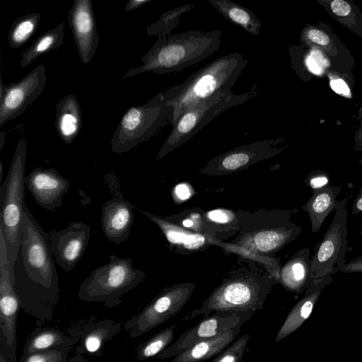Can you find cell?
I'll return each instance as SVG.
<instances>
[{
    "instance_id": "obj_12",
    "label": "cell",
    "mask_w": 362,
    "mask_h": 362,
    "mask_svg": "<svg viewBox=\"0 0 362 362\" xmlns=\"http://www.w3.org/2000/svg\"><path fill=\"white\" fill-rule=\"evenodd\" d=\"M195 284L185 282L164 288L144 309L124 322L131 338L139 337L176 315L189 300Z\"/></svg>"
},
{
    "instance_id": "obj_29",
    "label": "cell",
    "mask_w": 362,
    "mask_h": 362,
    "mask_svg": "<svg viewBox=\"0 0 362 362\" xmlns=\"http://www.w3.org/2000/svg\"><path fill=\"white\" fill-rule=\"evenodd\" d=\"M204 216L216 233L217 238L225 241L235 237L243 223L245 211L215 209L204 211Z\"/></svg>"
},
{
    "instance_id": "obj_15",
    "label": "cell",
    "mask_w": 362,
    "mask_h": 362,
    "mask_svg": "<svg viewBox=\"0 0 362 362\" xmlns=\"http://www.w3.org/2000/svg\"><path fill=\"white\" fill-rule=\"evenodd\" d=\"M160 230L168 241L172 252L181 255H189L206 250L211 246L223 248L226 254L230 251L232 244L216 239L209 235L193 232L174 223L165 218L138 209Z\"/></svg>"
},
{
    "instance_id": "obj_30",
    "label": "cell",
    "mask_w": 362,
    "mask_h": 362,
    "mask_svg": "<svg viewBox=\"0 0 362 362\" xmlns=\"http://www.w3.org/2000/svg\"><path fill=\"white\" fill-rule=\"evenodd\" d=\"M64 22L39 36L21 54L20 64L25 68L37 57L59 48L64 42Z\"/></svg>"
},
{
    "instance_id": "obj_36",
    "label": "cell",
    "mask_w": 362,
    "mask_h": 362,
    "mask_svg": "<svg viewBox=\"0 0 362 362\" xmlns=\"http://www.w3.org/2000/svg\"><path fill=\"white\" fill-rule=\"evenodd\" d=\"M250 335L245 334L233 340L220 354L211 359L212 362H240L246 351Z\"/></svg>"
},
{
    "instance_id": "obj_50",
    "label": "cell",
    "mask_w": 362,
    "mask_h": 362,
    "mask_svg": "<svg viewBox=\"0 0 362 362\" xmlns=\"http://www.w3.org/2000/svg\"><path fill=\"white\" fill-rule=\"evenodd\" d=\"M358 163L362 165V158L359 160Z\"/></svg>"
},
{
    "instance_id": "obj_28",
    "label": "cell",
    "mask_w": 362,
    "mask_h": 362,
    "mask_svg": "<svg viewBox=\"0 0 362 362\" xmlns=\"http://www.w3.org/2000/svg\"><path fill=\"white\" fill-rule=\"evenodd\" d=\"M208 1L226 18L252 35H259L262 23L252 11L231 0Z\"/></svg>"
},
{
    "instance_id": "obj_22",
    "label": "cell",
    "mask_w": 362,
    "mask_h": 362,
    "mask_svg": "<svg viewBox=\"0 0 362 362\" xmlns=\"http://www.w3.org/2000/svg\"><path fill=\"white\" fill-rule=\"evenodd\" d=\"M313 280L310 274V250L297 251L279 270V281L284 288L291 293H304Z\"/></svg>"
},
{
    "instance_id": "obj_51",
    "label": "cell",
    "mask_w": 362,
    "mask_h": 362,
    "mask_svg": "<svg viewBox=\"0 0 362 362\" xmlns=\"http://www.w3.org/2000/svg\"><path fill=\"white\" fill-rule=\"evenodd\" d=\"M360 234L362 235V226H361V230H360Z\"/></svg>"
},
{
    "instance_id": "obj_10",
    "label": "cell",
    "mask_w": 362,
    "mask_h": 362,
    "mask_svg": "<svg viewBox=\"0 0 362 362\" xmlns=\"http://www.w3.org/2000/svg\"><path fill=\"white\" fill-rule=\"evenodd\" d=\"M350 197L337 201L335 214L322 238L316 244L310 258L313 279H321L338 272L345 263L348 250L347 209Z\"/></svg>"
},
{
    "instance_id": "obj_3",
    "label": "cell",
    "mask_w": 362,
    "mask_h": 362,
    "mask_svg": "<svg viewBox=\"0 0 362 362\" xmlns=\"http://www.w3.org/2000/svg\"><path fill=\"white\" fill-rule=\"evenodd\" d=\"M247 64V59L238 52L221 56L182 83L160 93L170 109L169 122L175 124L184 112L204 100L232 93L231 88Z\"/></svg>"
},
{
    "instance_id": "obj_41",
    "label": "cell",
    "mask_w": 362,
    "mask_h": 362,
    "mask_svg": "<svg viewBox=\"0 0 362 362\" xmlns=\"http://www.w3.org/2000/svg\"><path fill=\"white\" fill-rule=\"evenodd\" d=\"M330 8L334 14L339 17H345L350 14L351 7L345 0H333Z\"/></svg>"
},
{
    "instance_id": "obj_31",
    "label": "cell",
    "mask_w": 362,
    "mask_h": 362,
    "mask_svg": "<svg viewBox=\"0 0 362 362\" xmlns=\"http://www.w3.org/2000/svg\"><path fill=\"white\" fill-rule=\"evenodd\" d=\"M40 14L32 13L16 19L8 34V45L17 49L22 47L35 33L40 21Z\"/></svg>"
},
{
    "instance_id": "obj_32",
    "label": "cell",
    "mask_w": 362,
    "mask_h": 362,
    "mask_svg": "<svg viewBox=\"0 0 362 362\" xmlns=\"http://www.w3.org/2000/svg\"><path fill=\"white\" fill-rule=\"evenodd\" d=\"M203 213L200 209H190L165 218L187 230L209 235L218 239L215 230L204 218Z\"/></svg>"
},
{
    "instance_id": "obj_52",
    "label": "cell",
    "mask_w": 362,
    "mask_h": 362,
    "mask_svg": "<svg viewBox=\"0 0 362 362\" xmlns=\"http://www.w3.org/2000/svg\"><path fill=\"white\" fill-rule=\"evenodd\" d=\"M361 117V126H362V115Z\"/></svg>"
},
{
    "instance_id": "obj_14",
    "label": "cell",
    "mask_w": 362,
    "mask_h": 362,
    "mask_svg": "<svg viewBox=\"0 0 362 362\" xmlns=\"http://www.w3.org/2000/svg\"><path fill=\"white\" fill-rule=\"evenodd\" d=\"M47 81L46 68L37 66L18 82L4 85L1 78L0 127L21 116L42 93Z\"/></svg>"
},
{
    "instance_id": "obj_24",
    "label": "cell",
    "mask_w": 362,
    "mask_h": 362,
    "mask_svg": "<svg viewBox=\"0 0 362 362\" xmlns=\"http://www.w3.org/2000/svg\"><path fill=\"white\" fill-rule=\"evenodd\" d=\"M241 327L238 326L195 344L175 356L173 362H198L215 357L236 339Z\"/></svg>"
},
{
    "instance_id": "obj_39",
    "label": "cell",
    "mask_w": 362,
    "mask_h": 362,
    "mask_svg": "<svg viewBox=\"0 0 362 362\" xmlns=\"http://www.w3.org/2000/svg\"><path fill=\"white\" fill-rule=\"evenodd\" d=\"M329 85L332 89L337 94L349 99L352 98L350 86L345 80L338 76H329Z\"/></svg>"
},
{
    "instance_id": "obj_33",
    "label": "cell",
    "mask_w": 362,
    "mask_h": 362,
    "mask_svg": "<svg viewBox=\"0 0 362 362\" xmlns=\"http://www.w3.org/2000/svg\"><path fill=\"white\" fill-rule=\"evenodd\" d=\"M175 327V325H170L139 344L135 349L136 358L144 361L157 356L173 342Z\"/></svg>"
},
{
    "instance_id": "obj_34",
    "label": "cell",
    "mask_w": 362,
    "mask_h": 362,
    "mask_svg": "<svg viewBox=\"0 0 362 362\" xmlns=\"http://www.w3.org/2000/svg\"><path fill=\"white\" fill-rule=\"evenodd\" d=\"M193 8L192 4H185L163 13L157 21L147 26V35L158 37L169 35L171 30L179 23L180 16Z\"/></svg>"
},
{
    "instance_id": "obj_40",
    "label": "cell",
    "mask_w": 362,
    "mask_h": 362,
    "mask_svg": "<svg viewBox=\"0 0 362 362\" xmlns=\"http://www.w3.org/2000/svg\"><path fill=\"white\" fill-rule=\"evenodd\" d=\"M306 38L308 41L322 47H328L330 43L328 35L317 29H309L306 32Z\"/></svg>"
},
{
    "instance_id": "obj_8",
    "label": "cell",
    "mask_w": 362,
    "mask_h": 362,
    "mask_svg": "<svg viewBox=\"0 0 362 362\" xmlns=\"http://www.w3.org/2000/svg\"><path fill=\"white\" fill-rule=\"evenodd\" d=\"M170 109L160 93L124 113L111 139L115 153L127 152L153 136L169 122Z\"/></svg>"
},
{
    "instance_id": "obj_42",
    "label": "cell",
    "mask_w": 362,
    "mask_h": 362,
    "mask_svg": "<svg viewBox=\"0 0 362 362\" xmlns=\"http://www.w3.org/2000/svg\"><path fill=\"white\" fill-rule=\"evenodd\" d=\"M339 271L343 273L362 272V255L352 259L347 263H344Z\"/></svg>"
},
{
    "instance_id": "obj_35",
    "label": "cell",
    "mask_w": 362,
    "mask_h": 362,
    "mask_svg": "<svg viewBox=\"0 0 362 362\" xmlns=\"http://www.w3.org/2000/svg\"><path fill=\"white\" fill-rule=\"evenodd\" d=\"M72 346L61 345L41 351L33 353L24 358H20L19 362H68V356Z\"/></svg>"
},
{
    "instance_id": "obj_6",
    "label": "cell",
    "mask_w": 362,
    "mask_h": 362,
    "mask_svg": "<svg viewBox=\"0 0 362 362\" xmlns=\"http://www.w3.org/2000/svg\"><path fill=\"white\" fill-rule=\"evenodd\" d=\"M27 143L21 139L16 146L8 173L0 186V228L6 240L10 269L13 265L21 238L25 204V173Z\"/></svg>"
},
{
    "instance_id": "obj_18",
    "label": "cell",
    "mask_w": 362,
    "mask_h": 362,
    "mask_svg": "<svg viewBox=\"0 0 362 362\" xmlns=\"http://www.w3.org/2000/svg\"><path fill=\"white\" fill-rule=\"evenodd\" d=\"M272 141H258L236 148L218 156L209 161L201 172L207 175H223L248 168L281 151L272 147Z\"/></svg>"
},
{
    "instance_id": "obj_46",
    "label": "cell",
    "mask_w": 362,
    "mask_h": 362,
    "mask_svg": "<svg viewBox=\"0 0 362 362\" xmlns=\"http://www.w3.org/2000/svg\"><path fill=\"white\" fill-rule=\"evenodd\" d=\"M355 146L354 148L357 151H362V126L360 125L357 129L354 137Z\"/></svg>"
},
{
    "instance_id": "obj_27",
    "label": "cell",
    "mask_w": 362,
    "mask_h": 362,
    "mask_svg": "<svg viewBox=\"0 0 362 362\" xmlns=\"http://www.w3.org/2000/svg\"><path fill=\"white\" fill-rule=\"evenodd\" d=\"M79 341L77 337L66 335L62 330L53 327L37 328L27 339L20 358L33 353L61 345L74 346Z\"/></svg>"
},
{
    "instance_id": "obj_48",
    "label": "cell",
    "mask_w": 362,
    "mask_h": 362,
    "mask_svg": "<svg viewBox=\"0 0 362 362\" xmlns=\"http://www.w3.org/2000/svg\"><path fill=\"white\" fill-rule=\"evenodd\" d=\"M6 133L4 132H0V151H1L3 149L4 144L6 141Z\"/></svg>"
},
{
    "instance_id": "obj_47",
    "label": "cell",
    "mask_w": 362,
    "mask_h": 362,
    "mask_svg": "<svg viewBox=\"0 0 362 362\" xmlns=\"http://www.w3.org/2000/svg\"><path fill=\"white\" fill-rule=\"evenodd\" d=\"M69 362H83V361H87V360L82 356V354H76V356L73 358H68Z\"/></svg>"
},
{
    "instance_id": "obj_2",
    "label": "cell",
    "mask_w": 362,
    "mask_h": 362,
    "mask_svg": "<svg viewBox=\"0 0 362 362\" xmlns=\"http://www.w3.org/2000/svg\"><path fill=\"white\" fill-rule=\"evenodd\" d=\"M239 267L231 269L221 284L202 302L201 306L187 314L182 320L198 315L206 317L214 312L261 310L278 280L264 267L239 258Z\"/></svg>"
},
{
    "instance_id": "obj_43",
    "label": "cell",
    "mask_w": 362,
    "mask_h": 362,
    "mask_svg": "<svg viewBox=\"0 0 362 362\" xmlns=\"http://www.w3.org/2000/svg\"><path fill=\"white\" fill-rule=\"evenodd\" d=\"M190 191L189 187L185 184L178 185L174 190V197H176L177 199L183 202L190 197Z\"/></svg>"
},
{
    "instance_id": "obj_38",
    "label": "cell",
    "mask_w": 362,
    "mask_h": 362,
    "mask_svg": "<svg viewBox=\"0 0 362 362\" xmlns=\"http://www.w3.org/2000/svg\"><path fill=\"white\" fill-rule=\"evenodd\" d=\"M309 69L315 74H320L327 66V60L318 51H313L306 59Z\"/></svg>"
},
{
    "instance_id": "obj_37",
    "label": "cell",
    "mask_w": 362,
    "mask_h": 362,
    "mask_svg": "<svg viewBox=\"0 0 362 362\" xmlns=\"http://www.w3.org/2000/svg\"><path fill=\"white\" fill-rule=\"evenodd\" d=\"M306 184L312 190L320 189L329 184V177L325 171L315 170L308 175L306 178Z\"/></svg>"
},
{
    "instance_id": "obj_26",
    "label": "cell",
    "mask_w": 362,
    "mask_h": 362,
    "mask_svg": "<svg viewBox=\"0 0 362 362\" xmlns=\"http://www.w3.org/2000/svg\"><path fill=\"white\" fill-rule=\"evenodd\" d=\"M340 190V187L330 184L320 189H313L311 197L301 207L310 217L312 233L319 232L327 216L335 209L337 197Z\"/></svg>"
},
{
    "instance_id": "obj_44",
    "label": "cell",
    "mask_w": 362,
    "mask_h": 362,
    "mask_svg": "<svg viewBox=\"0 0 362 362\" xmlns=\"http://www.w3.org/2000/svg\"><path fill=\"white\" fill-rule=\"evenodd\" d=\"M361 212H362V188L360 189L355 197L351 207V213L353 215H356Z\"/></svg>"
},
{
    "instance_id": "obj_21",
    "label": "cell",
    "mask_w": 362,
    "mask_h": 362,
    "mask_svg": "<svg viewBox=\"0 0 362 362\" xmlns=\"http://www.w3.org/2000/svg\"><path fill=\"white\" fill-rule=\"evenodd\" d=\"M332 281L333 278L331 276L321 279H313L305 291L304 296L293 307L279 329L274 339L275 343L292 334L303 324L311 315L314 305L323 288L330 284Z\"/></svg>"
},
{
    "instance_id": "obj_20",
    "label": "cell",
    "mask_w": 362,
    "mask_h": 362,
    "mask_svg": "<svg viewBox=\"0 0 362 362\" xmlns=\"http://www.w3.org/2000/svg\"><path fill=\"white\" fill-rule=\"evenodd\" d=\"M135 206L121 194L105 202L101 210L100 223L105 238L115 244L124 243L130 235Z\"/></svg>"
},
{
    "instance_id": "obj_25",
    "label": "cell",
    "mask_w": 362,
    "mask_h": 362,
    "mask_svg": "<svg viewBox=\"0 0 362 362\" xmlns=\"http://www.w3.org/2000/svg\"><path fill=\"white\" fill-rule=\"evenodd\" d=\"M55 126L59 137L66 144H71L78 136L82 127V113L74 95H66L57 103Z\"/></svg>"
},
{
    "instance_id": "obj_19",
    "label": "cell",
    "mask_w": 362,
    "mask_h": 362,
    "mask_svg": "<svg viewBox=\"0 0 362 362\" xmlns=\"http://www.w3.org/2000/svg\"><path fill=\"white\" fill-rule=\"evenodd\" d=\"M25 185L36 203L47 211L62 206L63 197L70 189V182L52 168H35L25 176Z\"/></svg>"
},
{
    "instance_id": "obj_23",
    "label": "cell",
    "mask_w": 362,
    "mask_h": 362,
    "mask_svg": "<svg viewBox=\"0 0 362 362\" xmlns=\"http://www.w3.org/2000/svg\"><path fill=\"white\" fill-rule=\"evenodd\" d=\"M122 329V324L112 320H103L86 326L82 332L76 354L100 356L107 341Z\"/></svg>"
},
{
    "instance_id": "obj_49",
    "label": "cell",
    "mask_w": 362,
    "mask_h": 362,
    "mask_svg": "<svg viewBox=\"0 0 362 362\" xmlns=\"http://www.w3.org/2000/svg\"><path fill=\"white\" fill-rule=\"evenodd\" d=\"M3 174H4V165H3L2 161L0 160V181H1V183L3 182L2 181Z\"/></svg>"
},
{
    "instance_id": "obj_11",
    "label": "cell",
    "mask_w": 362,
    "mask_h": 362,
    "mask_svg": "<svg viewBox=\"0 0 362 362\" xmlns=\"http://www.w3.org/2000/svg\"><path fill=\"white\" fill-rule=\"evenodd\" d=\"M20 308L6 240L0 228V362L17 361V317Z\"/></svg>"
},
{
    "instance_id": "obj_5",
    "label": "cell",
    "mask_w": 362,
    "mask_h": 362,
    "mask_svg": "<svg viewBox=\"0 0 362 362\" xmlns=\"http://www.w3.org/2000/svg\"><path fill=\"white\" fill-rule=\"evenodd\" d=\"M293 211H245L238 234L229 243L258 255L275 257L300 234L302 228L292 220Z\"/></svg>"
},
{
    "instance_id": "obj_7",
    "label": "cell",
    "mask_w": 362,
    "mask_h": 362,
    "mask_svg": "<svg viewBox=\"0 0 362 362\" xmlns=\"http://www.w3.org/2000/svg\"><path fill=\"white\" fill-rule=\"evenodd\" d=\"M146 274L133 267L131 258L109 256V262L93 270L79 286L78 298L88 303H103L107 308L122 303V296L136 288Z\"/></svg>"
},
{
    "instance_id": "obj_4",
    "label": "cell",
    "mask_w": 362,
    "mask_h": 362,
    "mask_svg": "<svg viewBox=\"0 0 362 362\" xmlns=\"http://www.w3.org/2000/svg\"><path fill=\"white\" fill-rule=\"evenodd\" d=\"M222 31H188L158 37L141 58L142 64L129 70L124 79L146 72L163 74L181 71L216 52Z\"/></svg>"
},
{
    "instance_id": "obj_1",
    "label": "cell",
    "mask_w": 362,
    "mask_h": 362,
    "mask_svg": "<svg viewBox=\"0 0 362 362\" xmlns=\"http://www.w3.org/2000/svg\"><path fill=\"white\" fill-rule=\"evenodd\" d=\"M21 308L40 321H49L59 298V276L49 234L25 206L21 238L11 269Z\"/></svg>"
},
{
    "instance_id": "obj_17",
    "label": "cell",
    "mask_w": 362,
    "mask_h": 362,
    "mask_svg": "<svg viewBox=\"0 0 362 362\" xmlns=\"http://www.w3.org/2000/svg\"><path fill=\"white\" fill-rule=\"evenodd\" d=\"M93 0H74L68 21L79 57L83 64L90 62L100 42Z\"/></svg>"
},
{
    "instance_id": "obj_9",
    "label": "cell",
    "mask_w": 362,
    "mask_h": 362,
    "mask_svg": "<svg viewBox=\"0 0 362 362\" xmlns=\"http://www.w3.org/2000/svg\"><path fill=\"white\" fill-rule=\"evenodd\" d=\"M252 96V91L243 94L232 93L218 95L204 100L187 110L173 125L170 134L160 148L157 160L163 158L191 139L222 112L245 103Z\"/></svg>"
},
{
    "instance_id": "obj_16",
    "label": "cell",
    "mask_w": 362,
    "mask_h": 362,
    "mask_svg": "<svg viewBox=\"0 0 362 362\" xmlns=\"http://www.w3.org/2000/svg\"><path fill=\"white\" fill-rule=\"evenodd\" d=\"M90 238V226L81 221L70 223L66 228L49 234L52 255L65 272H71L82 258Z\"/></svg>"
},
{
    "instance_id": "obj_45",
    "label": "cell",
    "mask_w": 362,
    "mask_h": 362,
    "mask_svg": "<svg viewBox=\"0 0 362 362\" xmlns=\"http://www.w3.org/2000/svg\"><path fill=\"white\" fill-rule=\"evenodd\" d=\"M151 0H128L125 5V11L129 12L135 10Z\"/></svg>"
},
{
    "instance_id": "obj_13",
    "label": "cell",
    "mask_w": 362,
    "mask_h": 362,
    "mask_svg": "<svg viewBox=\"0 0 362 362\" xmlns=\"http://www.w3.org/2000/svg\"><path fill=\"white\" fill-rule=\"evenodd\" d=\"M253 314L251 311L214 312L202 318L195 326L187 329L175 342L160 353L156 359L175 357L204 339L238 326H243Z\"/></svg>"
}]
</instances>
